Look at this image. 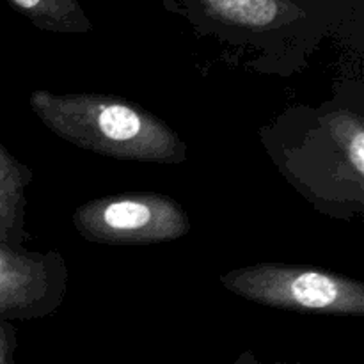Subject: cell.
I'll use <instances>...</instances> for the list:
<instances>
[{"instance_id": "obj_8", "label": "cell", "mask_w": 364, "mask_h": 364, "mask_svg": "<svg viewBox=\"0 0 364 364\" xmlns=\"http://www.w3.org/2000/svg\"><path fill=\"white\" fill-rule=\"evenodd\" d=\"M14 347L16 334L13 326L6 320H0V364H14Z\"/></svg>"}, {"instance_id": "obj_2", "label": "cell", "mask_w": 364, "mask_h": 364, "mask_svg": "<svg viewBox=\"0 0 364 364\" xmlns=\"http://www.w3.org/2000/svg\"><path fill=\"white\" fill-rule=\"evenodd\" d=\"M201 34L265 48H306L352 21L363 0H164Z\"/></svg>"}, {"instance_id": "obj_1", "label": "cell", "mask_w": 364, "mask_h": 364, "mask_svg": "<svg viewBox=\"0 0 364 364\" xmlns=\"http://www.w3.org/2000/svg\"><path fill=\"white\" fill-rule=\"evenodd\" d=\"M31 109L57 137L98 155L148 164L187 159L183 139L169 124L121 96L34 91Z\"/></svg>"}, {"instance_id": "obj_5", "label": "cell", "mask_w": 364, "mask_h": 364, "mask_svg": "<svg viewBox=\"0 0 364 364\" xmlns=\"http://www.w3.org/2000/svg\"><path fill=\"white\" fill-rule=\"evenodd\" d=\"M66 290L68 265L63 255L0 244V320L52 315L64 302Z\"/></svg>"}, {"instance_id": "obj_4", "label": "cell", "mask_w": 364, "mask_h": 364, "mask_svg": "<svg viewBox=\"0 0 364 364\" xmlns=\"http://www.w3.org/2000/svg\"><path fill=\"white\" fill-rule=\"evenodd\" d=\"M73 226L87 242L103 245H149L173 242L191 231L183 206L156 192L105 196L78 206Z\"/></svg>"}, {"instance_id": "obj_6", "label": "cell", "mask_w": 364, "mask_h": 364, "mask_svg": "<svg viewBox=\"0 0 364 364\" xmlns=\"http://www.w3.org/2000/svg\"><path fill=\"white\" fill-rule=\"evenodd\" d=\"M32 173L18 162L0 141V244L11 249H23L25 208L27 191Z\"/></svg>"}, {"instance_id": "obj_7", "label": "cell", "mask_w": 364, "mask_h": 364, "mask_svg": "<svg viewBox=\"0 0 364 364\" xmlns=\"http://www.w3.org/2000/svg\"><path fill=\"white\" fill-rule=\"evenodd\" d=\"M39 31L53 34H87L92 21L78 0H6Z\"/></svg>"}, {"instance_id": "obj_3", "label": "cell", "mask_w": 364, "mask_h": 364, "mask_svg": "<svg viewBox=\"0 0 364 364\" xmlns=\"http://www.w3.org/2000/svg\"><path fill=\"white\" fill-rule=\"evenodd\" d=\"M220 283L231 294L267 308L336 316L364 315L361 281L313 267L258 263L231 270L220 277Z\"/></svg>"}]
</instances>
